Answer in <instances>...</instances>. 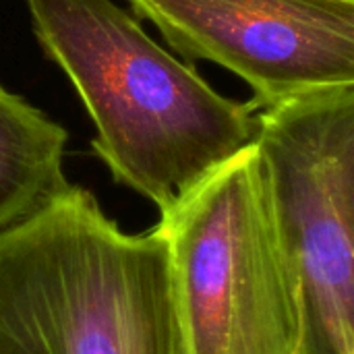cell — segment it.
Masks as SVG:
<instances>
[{
  "label": "cell",
  "mask_w": 354,
  "mask_h": 354,
  "mask_svg": "<svg viewBox=\"0 0 354 354\" xmlns=\"http://www.w3.org/2000/svg\"><path fill=\"white\" fill-rule=\"evenodd\" d=\"M255 151L295 284L297 354H354V85L259 110Z\"/></svg>",
  "instance_id": "277c9868"
},
{
  "label": "cell",
  "mask_w": 354,
  "mask_h": 354,
  "mask_svg": "<svg viewBox=\"0 0 354 354\" xmlns=\"http://www.w3.org/2000/svg\"><path fill=\"white\" fill-rule=\"evenodd\" d=\"M27 8L44 56L68 77L95 124L93 151L114 183L160 214L253 145V104L220 95L114 0H27Z\"/></svg>",
  "instance_id": "6da1fadb"
},
{
  "label": "cell",
  "mask_w": 354,
  "mask_h": 354,
  "mask_svg": "<svg viewBox=\"0 0 354 354\" xmlns=\"http://www.w3.org/2000/svg\"><path fill=\"white\" fill-rule=\"evenodd\" d=\"M160 216L189 354H297L299 305L255 141Z\"/></svg>",
  "instance_id": "3957f363"
},
{
  "label": "cell",
  "mask_w": 354,
  "mask_h": 354,
  "mask_svg": "<svg viewBox=\"0 0 354 354\" xmlns=\"http://www.w3.org/2000/svg\"><path fill=\"white\" fill-rule=\"evenodd\" d=\"M0 354H189L164 232L71 183L0 232Z\"/></svg>",
  "instance_id": "7a4b0ae2"
},
{
  "label": "cell",
  "mask_w": 354,
  "mask_h": 354,
  "mask_svg": "<svg viewBox=\"0 0 354 354\" xmlns=\"http://www.w3.org/2000/svg\"><path fill=\"white\" fill-rule=\"evenodd\" d=\"M66 129L0 83V232L68 187Z\"/></svg>",
  "instance_id": "8992f818"
},
{
  "label": "cell",
  "mask_w": 354,
  "mask_h": 354,
  "mask_svg": "<svg viewBox=\"0 0 354 354\" xmlns=\"http://www.w3.org/2000/svg\"><path fill=\"white\" fill-rule=\"evenodd\" d=\"M189 64L241 77L253 108L354 85V0H127Z\"/></svg>",
  "instance_id": "5b68a950"
}]
</instances>
